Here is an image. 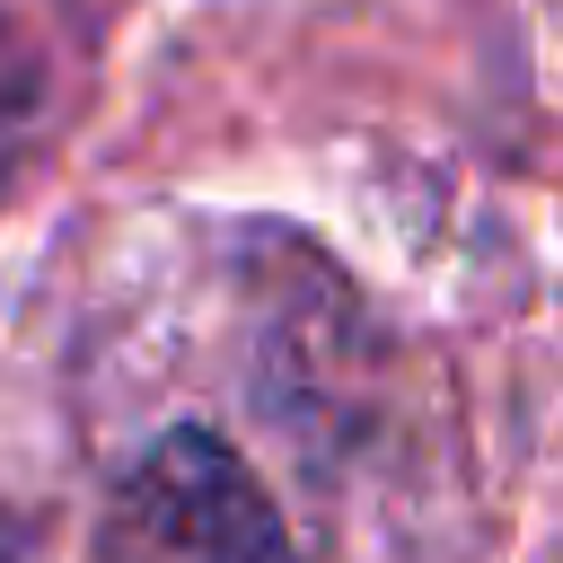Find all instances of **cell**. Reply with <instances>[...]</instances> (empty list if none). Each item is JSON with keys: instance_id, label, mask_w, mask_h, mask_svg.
Here are the masks:
<instances>
[{"instance_id": "3957f363", "label": "cell", "mask_w": 563, "mask_h": 563, "mask_svg": "<svg viewBox=\"0 0 563 563\" xmlns=\"http://www.w3.org/2000/svg\"><path fill=\"white\" fill-rule=\"evenodd\" d=\"M0 563H26V554H18V545H9V537H0Z\"/></svg>"}, {"instance_id": "6da1fadb", "label": "cell", "mask_w": 563, "mask_h": 563, "mask_svg": "<svg viewBox=\"0 0 563 563\" xmlns=\"http://www.w3.org/2000/svg\"><path fill=\"white\" fill-rule=\"evenodd\" d=\"M88 563H290V537L229 440L167 431L114 484Z\"/></svg>"}, {"instance_id": "7a4b0ae2", "label": "cell", "mask_w": 563, "mask_h": 563, "mask_svg": "<svg viewBox=\"0 0 563 563\" xmlns=\"http://www.w3.org/2000/svg\"><path fill=\"white\" fill-rule=\"evenodd\" d=\"M53 97H62L53 35L26 26L18 9H0V194H9V176L35 158L44 123H53Z\"/></svg>"}]
</instances>
